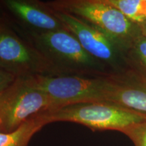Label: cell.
Returning a JSON list of instances; mask_svg holds the SVG:
<instances>
[{
    "mask_svg": "<svg viewBox=\"0 0 146 146\" xmlns=\"http://www.w3.org/2000/svg\"><path fill=\"white\" fill-rule=\"evenodd\" d=\"M46 4L53 10L72 14L96 27L114 42L123 55L141 34L138 25L106 0H59Z\"/></svg>",
    "mask_w": 146,
    "mask_h": 146,
    "instance_id": "cell-1",
    "label": "cell"
},
{
    "mask_svg": "<svg viewBox=\"0 0 146 146\" xmlns=\"http://www.w3.org/2000/svg\"><path fill=\"white\" fill-rule=\"evenodd\" d=\"M31 43L45 58L57 74L85 76L102 74L105 65L95 59L66 29L30 32Z\"/></svg>",
    "mask_w": 146,
    "mask_h": 146,
    "instance_id": "cell-2",
    "label": "cell"
},
{
    "mask_svg": "<svg viewBox=\"0 0 146 146\" xmlns=\"http://www.w3.org/2000/svg\"><path fill=\"white\" fill-rule=\"evenodd\" d=\"M47 123L70 122L91 130L117 131L146 120V116L131 110L108 103L87 102L66 105L43 113Z\"/></svg>",
    "mask_w": 146,
    "mask_h": 146,
    "instance_id": "cell-3",
    "label": "cell"
},
{
    "mask_svg": "<svg viewBox=\"0 0 146 146\" xmlns=\"http://www.w3.org/2000/svg\"><path fill=\"white\" fill-rule=\"evenodd\" d=\"M23 78L32 87L43 91L60 107L87 102H104L108 78L66 74H38Z\"/></svg>",
    "mask_w": 146,
    "mask_h": 146,
    "instance_id": "cell-4",
    "label": "cell"
},
{
    "mask_svg": "<svg viewBox=\"0 0 146 146\" xmlns=\"http://www.w3.org/2000/svg\"><path fill=\"white\" fill-rule=\"evenodd\" d=\"M58 108L50 96L17 77L0 93V132H12L31 118Z\"/></svg>",
    "mask_w": 146,
    "mask_h": 146,
    "instance_id": "cell-5",
    "label": "cell"
},
{
    "mask_svg": "<svg viewBox=\"0 0 146 146\" xmlns=\"http://www.w3.org/2000/svg\"><path fill=\"white\" fill-rule=\"evenodd\" d=\"M0 68L17 77L57 74L31 43L0 25Z\"/></svg>",
    "mask_w": 146,
    "mask_h": 146,
    "instance_id": "cell-6",
    "label": "cell"
},
{
    "mask_svg": "<svg viewBox=\"0 0 146 146\" xmlns=\"http://www.w3.org/2000/svg\"><path fill=\"white\" fill-rule=\"evenodd\" d=\"M54 12L64 28L75 36L89 55L119 72L122 65L125 64V58L112 40L96 27L75 16L60 11Z\"/></svg>",
    "mask_w": 146,
    "mask_h": 146,
    "instance_id": "cell-7",
    "label": "cell"
},
{
    "mask_svg": "<svg viewBox=\"0 0 146 146\" xmlns=\"http://www.w3.org/2000/svg\"><path fill=\"white\" fill-rule=\"evenodd\" d=\"M104 102L146 116V78L130 70L108 75Z\"/></svg>",
    "mask_w": 146,
    "mask_h": 146,
    "instance_id": "cell-8",
    "label": "cell"
},
{
    "mask_svg": "<svg viewBox=\"0 0 146 146\" xmlns=\"http://www.w3.org/2000/svg\"><path fill=\"white\" fill-rule=\"evenodd\" d=\"M6 8L32 32L46 33L66 29L54 10L46 3L32 0H6Z\"/></svg>",
    "mask_w": 146,
    "mask_h": 146,
    "instance_id": "cell-9",
    "label": "cell"
},
{
    "mask_svg": "<svg viewBox=\"0 0 146 146\" xmlns=\"http://www.w3.org/2000/svg\"><path fill=\"white\" fill-rule=\"evenodd\" d=\"M47 124L41 114L27 120L12 132H0V146H28L33 136Z\"/></svg>",
    "mask_w": 146,
    "mask_h": 146,
    "instance_id": "cell-10",
    "label": "cell"
},
{
    "mask_svg": "<svg viewBox=\"0 0 146 146\" xmlns=\"http://www.w3.org/2000/svg\"><path fill=\"white\" fill-rule=\"evenodd\" d=\"M129 70L146 78V38L140 34L124 55Z\"/></svg>",
    "mask_w": 146,
    "mask_h": 146,
    "instance_id": "cell-11",
    "label": "cell"
},
{
    "mask_svg": "<svg viewBox=\"0 0 146 146\" xmlns=\"http://www.w3.org/2000/svg\"><path fill=\"white\" fill-rule=\"evenodd\" d=\"M137 25L146 21V0H106Z\"/></svg>",
    "mask_w": 146,
    "mask_h": 146,
    "instance_id": "cell-12",
    "label": "cell"
},
{
    "mask_svg": "<svg viewBox=\"0 0 146 146\" xmlns=\"http://www.w3.org/2000/svg\"><path fill=\"white\" fill-rule=\"evenodd\" d=\"M121 133L130 139L134 146H146V120L129 126Z\"/></svg>",
    "mask_w": 146,
    "mask_h": 146,
    "instance_id": "cell-13",
    "label": "cell"
},
{
    "mask_svg": "<svg viewBox=\"0 0 146 146\" xmlns=\"http://www.w3.org/2000/svg\"><path fill=\"white\" fill-rule=\"evenodd\" d=\"M16 76L0 68V93L15 81Z\"/></svg>",
    "mask_w": 146,
    "mask_h": 146,
    "instance_id": "cell-14",
    "label": "cell"
},
{
    "mask_svg": "<svg viewBox=\"0 0 146 146\" xmlns=\"http://www.w3.org/2000/svg\"><path fill=\"white\" fill-rule=\"evenodd\" d=\"M139 28L140 33L143 36L146 38V21L145 23L141 24V25H138Z\"/></svg>",
    "mask_w": 146,
    "mask_h": 146,
    "instance_id": "cell-15",
    "label": "cell"
}]
</instances>
